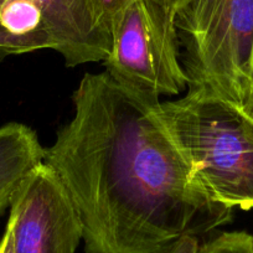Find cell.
I'll use <instances>...</instances> for the list:
<instances>
[{"label": "cell", "mask_w": 253, "mask_h": 253, "mask_svg": "<svg viewBox=\"0 0 253 253\" xmlns=\"http://www.w3.org/2000/svg\"><path fill=\"white\" fill-rule=\"evenodd\" d=\"M74 116L45 149L82 223L86 253H167L230 222L200 189L158 113L160 99L86 74Z\"/></svg>", "instance_id": "obj_1"}, {"label": "cell", "mask_w": 253, "mask_h": 253, "mask_svg": "<svg viewBox=\"0 0 253 253\" xmlns=\"http://www.w3.org/2000/svg\"><path fill=\"white\" fill-rule=\"evenodd\" d=\"M157 108L206 196L230 210H253V122L238 107L191 89Z\"/></svg>", "instance_id": "obj_2"}, {"label": "cell", "mask_w": 253, "mask_h": 253, "mask_svg": "<svg viewBox=\"0 0 253 253\" xmlns=\"http://www.w3.org/2000/svg\"><path fill=\"white\" fill-rule=\"evenodd\" d=\"M175 28L187 89L241 108L253 87V0H186Z\"/></svg>", "instance_id": "obj_3"}, {"label": "cell", "mask_w": 253, "mask_h": 253, "mask_svg": "<svg viewBox=\"0 0 253 253\" xmlns=\"http://www.w3.org/2000/svg\"><path fill=\"white\" fill-rule=\"evenodd\" d=\"M111 39L103 63L122 87L149 99L186 91L175 16L157 0H133L114 19Z\"/></svg>", "instance_id": "obj_4"}, {"label": "cell", "mask_w": 253, "mask_h": 253, "mask_svg": "<svg viewBox=\"0 0 253 253\" xmlns=\"http://www.w3.org/2000/svg\"><path fill=\"white\" fill-rule=\"evenodd\" d=\"M8 223L14 253H76L82 223L62 182L45 162L16 191Z\"/></svg>", "instance_id": "obj_5"}, {"label": "cell", "mask_w": 253, "mask_h": 253, "mask_svg": "<svg viewBox=\"0 0 253 253\" xmlns=\"http://www.w3.org/2000/svg\"><path fill=\"white\" fill-rule=\"evenodd\" d=\"M67 20L66 0H0V61L8 55L57 51Z\"/></svg>", "instance_id": "obj_6"}, {"label": "cell", "mask_w": 253, "mask_h": 253, "mask_svg": "<svg viewBox=\"0 0 253 253\" xmlns=\"http://www.w3.org/2000/svg\"><path fill=\"white\" fill-rule=\"evenodd\" d=\"M43 157L45 149L30 126L15 122L0 126V216Z\"/></svg>", "instance_id": "obj_7"}, {"label": "cell", "mask_w": 253, "mask_h": 253, "mask_svg": "<svg viewBox=\"0 0 253 253\" xmlns=\"http://www.w3.org/2000/svg\"><path fill=\"white\" fill-rule=\"evenodd\" d=\"M199 253H253V235L245 231L222 232L204 243Z\"/></svg>", "instance_id": "obj_8"}, {"label": "cell", "mask_w": 253, "mask_h": 253, "mask_svg": "<svg viewBox=\"0 0 253 253\" xmlns=\"http://www.w3.org/2000/svg\"><path fill=\"white\" fill-rule=\"evenodd\" d=\"M94 23L111 35V26L118 14L133 0H86Z\"/></svg>", "instance_id": "obj_9"}, {"label": "cell", "mask_w": 253, "mask_h": 253, "mask_svg": "<svg viewBox=\"0 0 253 253\" xmlns=\"http://www.w3.org/2000/svg\"><path fill=\"white\" fill-rule=\"evenodd\" d=\"M200 242L196 236H184L169 248L167 253H199Z\"/></svg>", "instance_id": "obj_10"}, {"label": "cell", "mask_w": 253, "mask_h": 253, "mask_svg": "<svg viewBox=\"0 0 253 253\" xmlns=\"http://www.w3.org/2000/svg\"><path fill=\"white\" fill-rule=\"evenodd\" d=\"M0 253H14L13 251V233L9 223L6 222L5 231L0 240Z\"/></svg>", "instance_id": "obj_11"}, {"label": "cell", "mask_w": 253, "mask_h": 253, "mask_svg": "<svg viewBox=\"0 0 253 253\" xmlns=\"http://www.w3.org/2000/svg\"><path fill=\"white\" fill-rule=\"evenodd\" d=\"M157 1L162 4L172 16L176 15V11L186 3V0H157Z\"/></svg>", "instance_id": "obj_12"}, {"label": "cell", "mask_w": 253, "mask_h": 253, "mask_svg": "<svg viewBox=\"0 0 253 253\" xmlns=\"http://www.w3.org/2000/svg\"><path fill=\"white\" fill-rule=\"evenodd\" d=\"M240 109L248 117V118L251 119V121L253 122V87L252 89H251L248 97L246 98L245 103H243V106L241 107Z\"/></svg>", "instance_id": "obj_13"}]
</instances>
